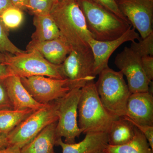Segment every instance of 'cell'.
<instances>
[{
	"label": "cell",
	"mask_w": 153,
	"mask_h": 153,
	"mask_svg": "<svg viewBox=\"0 0 153 153\" xmlns=\"http://www.w3.org/2000/svg\"><path fill=\"white\" fill-rule=\"evenodd\" d=\"M60 31V37L72 50L90 48L93 38L88 30L84 15L77 1H57L50 13Z\"/></svg>",
	"instance_id": "1"
},
{
	"label": "cell",
	"mask_w": 153,
	"mask_h": 153,
	"mask_svg": "<svg viewBox=\"0 0 153 153\" xmlns=\"http://www.w3.org/2000/svg\"><path fill=\"white\" fill-rule=\"evenodd\" d=\"M88 30L97 41H112L131 28V25L93 0H77Z\"/></svg>",
	"instance_id": "2"
},
{
	"label": "cell",
	"mask_w": 153,
	"mask_h": 153,
	"mask_svg": "<svg viewBox=\"0 0 153 153\" xmlns=\"http://www.w3.org/2000/svg\"><path fill=\"white\" fill-rule=\"evenodd\" d=\"M78 117V126L84 134L108 132L113 122L118 118L111 114L102 103L94 81L81 88Z\"/></svg>",
	"instance_id": "3"
},
{
	"label": "cell",
	"mask_w": 153,
	"mask_h": 153,
	"mask_svg": "<svg viewBox=\"0 0 153 153\" xmlns=\"http://www.w3.org/2000/svg\"><path fill=\"white\" fill-rule=\"evenodd\" d=\"M95 85L102 103L111 115L126 116V105L131 93L123 73L107 67L100 73Z\"/></svg>",
	"instance_id": "4"
},
{
	"label": "cell",
	"mask_w": 153,
	"mask_h": 153,
	"mask_svg": "<svg viewBox=\"0 0 153 153\" xmlns=\"http://www.w3.org/2000/svg\"><path fill=\"white\" fill-rule=\"evenodd\" d=\"M4 64L13 75L21 77L43 76L57 79H66L62 64L50 63L36 51L27 52L17 55L7 54Z\"/></svg>",
	"instance_id": "5"
},
{
	"label": "cell",
	"mask_w": 153,
	"mask_h": 153,
	"mask_svg": "<svg viewBox=\"0 0 153 153\" xmlns=\"http://www.w3.org/2000/svg\"><path fill=\"white\" fill-rule=\"evenodd\" d=\"M58 119L56 100L35 111L22 122L7 137L8 146L22 149L45 127Z\"/></svg>",
	"instance_id": "6"
},
{
	"label": "cell",
	"mask_w": 153,
	"mask_h": 153,
	"mask_svg": "<svg viewBox=\"0 0 153 153\" xmlns=\"http://www.w3.org/2000/svg\"><path fill=\"white\" fill-rule=\"evenodd\" d=\"M81 88H74L57 100L58 119L56 128L57 139L64 138L67 143H74L82 133L78 126V105Z\"/></svg>",
	"instance_id": "7"
},
{
	"label": "cell",
	"mask_w": 153,
	"mask_h": 153,
	"mask_svg": "<svg viewBox=\"0 0 153 153\" xmlns=\"http://www.w3.org/2000/svg\"><path fill=\"white\" fill-rule=\"evenodd\" d=\"M62 66L71 90L74 88H81L96 78L94 74V57L91 48L71 50Z\"/></svg>",
	"instance_id": "8"
},
{
	"label": "cell",
	"mask_w": 153,
	"mask_h": 153,
	"mask_svg": "<svg viewBox=\"0 0 153 153\" xmlns=\"http://www.w3.org/2000/svg\"><path fill=\"white\" fill-rule=\"evenodd\" d=\"M21 82L36 101L49 104L66 95L71 89L68 79H57L43 76L22 77Z\"/></svg>",
	"instance_id": "9"
},
{
	"label": "cell",
	"mask_w": 153,
	"mask_h": 153,
	"mask_svg": "<svg viewBox=\"0 0 153 153\" xmlns=\"http://www.w3.org/2000/svg\"><path fill=\"white\" fill-rule=\"evenodd\" d=\"M114 64L125 75L131 93L146 92L151 82L143 71L141 57L131 48L125 47L118 54Z\"/></svg>",
	"instance_id": "10"
},
{
	"label": "cell",
	"mask_w": 153,
	"mask_h": 153,
	"mask_svg": "<svg viewBox=\"0 0 153 153\" xmlns=\"http://www.w3.org/2000/svg\"><path fill=\"white\" fill-rule=\"evenodd\" d=\"M118 5L131 25L143 39L153 33V0H117Z\"/></svg>",
	"instance_id": "11"
},
{
	"label": "cell",
	"mask_w": 153,
	"mask_h": 153,
	"mask_svg": "<svg viewBox=\"0 0 153 153\" xmlns=\"http://www.w3.org/2000/svg\"><path fill=\"white\" fill-rule=\"evenodd\" d=\"M140 38L134 28H131L120 38L112 41H100L92 39L90 42V46L94 57V76H96L108 67L110 57L120 46L126 42L139 40Z\"/></svg>",
	"instance_id": "12"
},
{
	"label": "cell",
	"mask_w": 153,
	"mask_h": 153,
	"mask_svg": "<svg viewBox=\"0 0 153 153\" xmlns=\"http://www.w3.org/2000/svg\"><path fill=\"white\" fill-rule=\"evenodd\" d=\"M124 117L135 123L153 126V93L148 91L131 93Z\"/></svg>",
	"instance_id": "13"
},
{
	"label": "cell",
	"mask_w": 153,
	"mask_h": 153,
	"mask_svg": "<svg viewBox=\"0 0 153 153\" xmlns=\"http://www.w3.org/2000/svg\"><path fill=\"white\" fill-rule=\"evenodd\" d=\"M27 52L36 51L50 63L60 65L72 49L61 37L50 41H31L26 47Z\"/></svg>",
	"instance_id": "14"
},
{
	"label": "cell",
	"mask_w": 153,
	"mask_h": 153,
	"mask_svg": "<svg viewBox=\"0 0 153 153\" xmlns=\"http://www.w3.org/2000/svg\"><path fill=\"white\" fill-rule=\"evenodd\" d=\"M4 83L13 109L36 111L47 105L41 104L33 99L22 84L19 76L11 75L4 80Z\"/></svg>",
	"instance_id": "15"
},
{
	"label": "cell",
	"mask_w": 153,
	"mask_h": 153,
	"mask_svg": "<svg viewBox=\"0 0 153 153\" xmlns=\"http://www.w3.org/2000/svg\"><path fill=\"white\" fill-rule=\"evenodd\" d=\"M108 145L107 132H88L84 139L78 143H67L62 138L56 140V146L62 148V153H94L104 151Z\"/></svg>",
	"instance_id": "16"
},
{
	"label": "cell",
	"mask_w": 153,
	"mask_h": 153,
	"mask_svg": "<svg viewBox=\"0 0 153 153\" xmlns=\"http://www.w3.org/2000/svg\"><path fill=\"white\" fill-rule=\"evenodd\" d=\"M57 122L47 126L31 141L21 149V153H56Z\"/></svg>",
	"instance_id": "17"
},
{
	"label": "cell",
	"mask_w": 153,
	"mask_h": 153,
	"mask_svg": "<svg viewBox=\"0 0 153 153\" xmlns=\"http://www.w3.org/2000/svg\"><path fill=\"white\" fill-rule=\"evenodd\" d=\"M108 144L118 146L126 144L133 139L135 126L124 117L115 120L107 132Z\"/></svg>",
	"instance_id": "18"
},
{
	"label": "cell",
	"mask_w": 153,
	"mask_h": 153,
	"mask_svg": "<svg viewBox=\"0 0 153 153\" xmlns=\"http://www.w3.org/2000/svg\"><path fill=\"white\" fill-rule=\"evenodd\" d=\"M33 25L36 31L31 36L33 41H50L60 37L59 29L50 14L34 16Z\"/></svg>",
	"instance_id": "19"
},
{
	"label": "cell",
	"mask_w": 153,
	"mask_h": 153,
	"mask_svg": "<svg viewBox=\"0 0 153 153\" xmlns=\"http://www.w3.org/2000/svg\"><path fill=\"white\" fill-rule=\"evenodd\" d=\"M104 152L105 153H153V150L143 134L135 126L134 136L131 141L121 146L108 144Z\"/></svg>",
	"instance_id": "20"
},
{
	"label": "cell",
	"mask_w": 153,
	"mask_h": 153,
	"mask_svg": "<svg viewBox=\"0 0 153 153\" xmlns=\"http://www.w3.org/2000/svg\"><path fill=\"white\" fill-rule=\"evenodd\" d=\"M34 111L30 109L0 110V135L7 136L15 128Z\"/></svg>",
	"instance_id": "21"
},
{
	"label": "cell",
	"mask_w": 153,
	"mask_h": 153,
	"mask_svg": "<svg viewBox=\"0 0 153 153\" xmlns=\"http://www.w3.org/2000/svg\"><path fill=\"white\" fill-rule=\"evenodd\" d=\"M1 20L7 30H15L22 25L24 20L23 11L16 7H11L1 15Z\"/></svg>",
	"instance_id": "22"
},
{
	"label": "cell",
	"mask_w": 153,
	"mask_h": 153,
	"mask_svg": "<svg viewBox=\"0 0 153 153\" xmlns=\"http://www.w3.org/2000/svg\"><path fill=\"white\" fill-rule=\"evenodd\" d=\"M9 31L3 24L0 18V52L6 54L17 55L24 53L9 39Z\"/></svg>",
	"instance_id": "23"
},
{
	"label": "cell",
	"mask_w": 153,
	"mask_h": 153,
	"mask_svg": "<svg viewBox=\"0 0 153 153\" xmlns=\"http://www.w3.org/2000/svg\"><path fill=\"white\" fill-rule=\"evenodd\" d=\"M138 41V42H131V48L141 57L153 56V33L143 39L140 38Z\"/></svg>",
	"instance_id": "24"
},
{
	"label": "cell",
	"mask_w": 153,
	"mask_h": 153,
	"mask_svg": "<svg viewBox=\"0 0 153 153\" xmlns=\"http://www.w3.org/2000/svg\"><path fill=\"white\" fill-rule=\"evenodd\" d=\"M56 0H30L27 10L34 16L47 15L50 12Z\"/></svg>",
	"instance_id": "25"
},
{
	"label": "cell",
	"mask_w": 153,
	"mask_h": 153,
	"mask_svg": "<svg viewBox=\"0 0 153 153\" xmlns=\"http://www.w3.org/2000/svg\"><path fill=\"white\" fill-rule=\"evenodd\" d=\"M96 3L110 11L116 16L126 22H128V20L121 12L116 0H93Z\"/></svg>",
	"instance_id": "26"
},
{
	"label": "cell",
	"mask_w": 153,
	"mask_h": 153,
	"mask_svg": "<svg viewBox=\"0 0 153 153\" xmlns=\"http://www.w3.org/2000/svg\"><path fill=\"white\" fill-rule=\"evenodd\" d=\"M128 120L130 121L134 126L141 132L147 140L151 149L153 150V126L146 125L135 123L134 122L130 120L126 117H123Z\"/></svg>",
	"instance_id": "27"
},
{
	"label": "cell",
	"mask_w": 153,
	"mask_h": 153,
	"mask_svg": "<svg viewBox=\"0 0 153 153\" xmlns=\"http://www.w3.org/2000/svg\"><path fill=\"white\" fill-rule=\"evenodd\" d=\"M13 109L4 81L0 82V110Z\"/></svg>",
	"instance_id": "28"
},
{
	"label": "cell",
	"mask_w": 153,
	"mask_h": 153,
	"mask_svg": "<svg viewBox=\"0 0 153 153\" xmlns=\"http://www.w3.org/2000/svg\"><path fill=\"white\" fill-rule=\"evenodd\" d=\"M142 63L145 75L150 82L153 79V56H146L141 57Z\"/></svg>",
	"instance_id": "29"
},
{
	"label": "cell",
	"mask_w": 153,
	"mask_h": 153,
	"mask_svg": "<svg viewBox=\"0 0 153 153\" xmlns=\"http://www.w3.org/2000/svg\"><path fill=\"white\" fill-rule=\"evenodd\" d=\"M12 75L8 67L4 63H0V82H3Z\"/></svg>",
	"instance_id": "30"
},
{
	"label": "cell",
	"mask_w": 153,
	"mask_h": 153,
	"mask_svg": "<svg viewBox=\"0 0 153 153\" xmlns=\"http://www.w3.org/2000/svg\"><path fill=\"white\" fill-rule=\"evenodd\" d=\"M14 7L21 9L22 11L27 10L30 0H10Z\"/></svg>",
	"instance_id": "31"
},
{
	"label": "cell",
	"mask_w": 153,
	"mask_h": 153,
	"mask_svg": "<svg viewBox=\"0 0 153 153\" xmlns=\"http://www.w3.org/2000/svg\"><path fill=\"white\" fill-rule=\"evenodd\" d=\"M13 6L10 0H0V16L7 9Z\"/></svg>",
	"instance_id": "32"
},
{
	"label": "cell",
	"mask_w": 153,
	"mask_h": 153,
	"mask_svg": "<svg viewBox=\"0 0 153 153\" xmlns=\"http://www.w3.org/2000/svg\"><path fill=\"white\" fill-rule=\"evenodd\" d=\"M0 153H21V149L16 146H8L0 150Z\"/></svg>",
	"instance_id": "33"
},
{
	"label": "cell",
	"mask_w": 153,
	"mask_h": 153,
	"mask_svg": "<svg viewBox=\"0 0 153 153\" xmlns=\"http://www.w3.org/2000/svg\"><path fill=\"white\" fill-rule=\"evenodd\" d=\"M8 146L7 137L0 135V150L6 149Z\"/></svg>",
	"instance_id": "34"
},
{
	"label": "cell",
	"mask_w": 153,
	"mask_h": 153,
	"mask_svg": "<svg viewBox=\"0 0 153 153\" xmlns=\"http://www.w3.org/2000/svg\"><path fill=\"white\" fill-rule=\"evenodd\" d=\"M7 54L0 52V63H4L5 62Z\"/></svg>",
	"instance_id": "35"
},
{
	"label": "cell",
	"mask_w": 153,
	"mask_h": 153,
	"mask_svg": "<svg viewBox=\"0 0 153 153\" xmlns=\"http://www.w3.org/2000/svg\"><path fill=\"white\" fill-rule=\"evenodd\" d=\"M67 1V0H56V1ZM75 1H77V0H75Z\"/></svg>",
	"instance_id": "36"
},
{
	"label": "cell",
	"mask_w": 153,
	"mask_h": 153,
	"mask_svg": "<svg viewBox=\"0 0 153 153\" xmlns=\"http://www.w3.org/2000/svg\"><path fill=\"white\" fill-rule=\"evenodd\" d=\"M94 153H105L104 151H101V152H97Z\"/></svg>",
	"instance_id": "37"
},
{
	"label": "cell",
	"mask_w": 153,
	"mask_h": 153,
	"mask_svg": "<svg viewBox=\"0 0 153 153\" xmlns=\"http://www.w3.org/2000/svg\"><path fill=\"white\" fill-rule=\"evenodd\" d=\"M117 1V0H116V1Z\"/></svg>",
	"instance_id": "38"
}]
</instances>
